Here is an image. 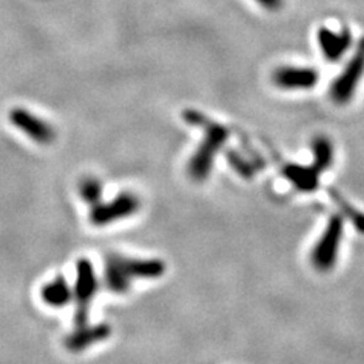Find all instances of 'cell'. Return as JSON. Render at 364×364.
Here are the masks:
<instances>
[{"instance_id": "1", "label": "cell", "mask_w": 364, "mask_h": 364, "mask_svg": "<svg viewBox=\"0 0 364 364\" xmlns=\"http://www.w3.org/2000/svg\"><path fill=\"white\" fill-rule=\"evenodd\" d=\"M166 273L164 261L158 258H132L108 254L104 264V284L114 294H127L134 281L156 279Z\"/></svg>"}, {"instance_id": "2", "label": "cell", "mask_w": 364, "mask_h": 364, "mask_svg": "<svg viewBox=\"0 0 364 364\" xmlns=\"http://www.w3.org/2000/svg\"><path fill=\"white\" fill-rule=\"evenodd\" d=\"M182 117H184V120L188 124L199 127L205 131V136L200 146L198 147V151L191 156L188 163L190 178L200 182L210 176L214 164V158L225 146L228 139H230V131H228L223 124L205 117L202 112L196 109H186L182 112Z\"/></svg>"}, {"instance_id": "3", "label": "cell", "mask_w": 364, "mask_h": 364, "mask_svg": "<svg viewBox=\"0 0 364 364\" xmlns=\"http://www.w3.org/2000/svg\"><path fill=\"white\" fill-rule=\"evenodd\" d=\"M99 290V279L95 266L87 258H81L76 263V281L73 287L75 302V326H81L90 322V310Z\"/></svg>"}, {"instance_id": "4", "label": "cell", "mask_w": 364, "mask_h": 364, "mask_svg": "<svg viewBox=\"0 0 364 364\" xmlns=\"http://www.w3.org/2000/svg\"><path fill=\"white\" fill-rule=\"evenodd\" d=\"M343 237V218L341 215H331L323 234L318 238L317 245L311 252V263L318 272H329L337 261L338 249Z\"/></svg>"}, {"instance_id": "5", "label": "cell", "mask_w": 364, "mask_h": 364, "mask_svg": "<svg viewBox=\"0 0 364 364\" xmlns=\"http://www.w3.org/2000/svg\"><path fill=\"white\" fill-rule=\"evenodd\" d=\"M364 75V37L360 40L352 58L336 79L329 90V96L337 105H346L354 97L357 87Z\"/></svg>"}, {"instance_id": "6", "label": "cell", "mask_w": 364, "mask_h": 364, "mask_svg": "<svg viewBox=\"0 0 364 364\" xmlns=\"http://www.w3.org/2000/svg\"><path fill=\"white\" fill-rule=\"evenodd\" d=\"M140 199L134 193L123 191L109 202H99L90 211V222L95 226H108L124 220L140 210Z\"/></svg>"}, {"instance_id": "7", "label": "cell", "mask_w": 364, "mask_h": 364, "mask_svg": "<svg viewBox=\"0 0 364 364\" xmlns=\"http://www.w3.org/2000/svg\"><path fill=\"white\" fill-rule=\"evenodd\" d=\"M112 334V328L108 323H96L91 325L90 322L81 326H75L73 331L68 334L64 340V346L67 350L79 354L91 346L105 341Z\"/></svg>"}, {"instance_id": "8", "label": "cell", "mask_w": 364, "mask_h": 364, "mask_svg": "<svg viewBox=\"0 0 364 364\" xmlns=\"http://www.w3.org/2000/svg\"><path fill=\"white\" fill-rule=\"evenodd\" d=\"M9 120L17 129L26 134L33 141L48 144L55 140V129L49 123H46L40 117L33 116L29 111L23 108H14L9 112Z\"/></svg>"}, {"instance_id": "9", "label": "cell", "mask_w": 364, "mask_h": 364, "mask_svg": "<svg viewBox=\"0 0 364 364\" xmlns=\"http://www.w3.org/2000/svg\"><path fill=\"white\" fill-rule=\"evenodd\" d=\"M272 79L282 90H311L318 82V72L311 67L284 65L273 72Z\"/></svg>"}, {"instance_id": "10", "label": "cell", "mask_w": 364, "mask_h": 364, "mask_svg": "<svg viewBox=\"0 0 364 364\" xmlns=\"http://www.w3.org/2000/svg\"><path fill=\"white\" fill-rule=\"evenodd\" d=\"M317 41L325 58L329 63H337L350 49L352 36L346 28L337 32L328 28H321L317 32Z\"/></svg>"}, {"instance_id": "11", "label": "cell", "mask_w": 364, "mask_h": 364, "mask_svg": "<svg viewBox=\"0 0 364 364\" xmlns=\"http://www.w3.org/2000/svg\"><path fill=\"white\" fill-rule=\"evenodd\" d=\"M281 172L298 191L311 193L318 187L321 173L313 166L305 167L294 163H281Z\"/></svg>"}, {"instance_id": "12", "label": "cell", "mask_w": 364, "mask_h": 364, "mask_svg": "<svg viewBox=\"0 0 364 364\" xmlns=\"http://www.w3.org/2000/svg\"><path fill=\"white\" fill-rule=\"evenodd\" d=\"M41 299L53 309H63L73 301V289L63 275L53 278L41 289Z\"/></svg>"}, {"instance_id": "13", "label": "cell", "mask_w": 364, "mask_h": 364, "mask_svg": "<svg viewBox=\"0 0 364 364\" xmlns=\"http://www.w3.org/2000/svg\"><path fill=\"white\" fill-rule=\"evenodd\" d=\"M313 154H314V163L311 164L318 173H323L333 164L334 159V147L326 136H316L313 140Z\"/></svg>"}, {"instance_id": "14", "label": "cell", "mask_w": 364, "mask_h": 364, "mask_svg": "<svg viewBox=\"0 0 364 364\" xmlns=\"http://www.w3.org/2000/svg\"><path fill=\"white\" fill-rule=\"evenodd\" d=\"M79 195L82 200L91 207H95L99 202H102V195H104V187L102 182L96 178H85L79 184Z\"/></svg>"}, {"instance_id": "15", "label": "cell", "mask_w": 364, "mask_h": 364, "mask_svg": "<svg viewBox=\"0 0 364 364\" xmlns=\"http://www.w3.org/2000/svg\"><path fill=\"white\" fill-rule=\"evenodd\" d=\"M329 193H331V198H333L334 202L338 205L340 210L343 211V214L346 215V218H348L349 220L354 222V225L357 226V230H358L360 232H364V214L360 213L358 210H355L354 207H352V205H349V202L345 200L343 198H341L340 193H337L336 190L331 188V190H329Z\"/></svg>"}, {"instance_id": "16", "label": "cell", "mask_w": 364, "mask_h": 364, "mask_svg": "<svg viewBox=\"0 0 364 364\" xmlns=\"http://www.w3.org/2000/svg\"><path fill=\"white\" fill-rule=\"evenodd\" d=\"M228 161H230V164L235 168L237 173H240L245 178H250V176L254 175V172H255L254 166L250 164L247 159H245L243 156H240L234 151L228 152Z\"/></svg>"}, {"instance_id": "17", "label": "cell", "mask_w": 364, "mask_h": 364, "mask_svg": "<svg viewBox=\"0 0 364 364\" xmlns=\"http://www.w3.org/2000/svg\"><path fill=\"white\" fill-rule=\"evenodd\" d=\"M255 2L269 11H278L284 5V0H255Z\"/></svg>"}]
</instances>
